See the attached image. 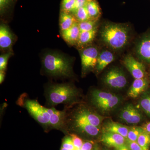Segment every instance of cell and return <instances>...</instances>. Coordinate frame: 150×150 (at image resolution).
I'll use <instances>...</instances> for the list:
<instances>
[{
	"label": "cell",
	"instance_id": "10",
	"mask_svg": "<svg viewBox=\"0 0 150 150\" xmlns=\"http://www.w3.org/2000/svg\"><path fill=\"white\" fill-rule=\"evenodd\" d=\"M73 117L83 120L93 126L100 127L102 118L90 109L82 108L79 109Z\"/></svg>",
	"mask_w": 150,
	"mask_h": 150
},
{
	"label": "cell",
	"instance_id": "20",
	"mask_svg": "<svg viewBox=\"0 0 150 150\" xmlns=\"http://www.w3.org/2000/svg\"><path fill=\"white\" fill-rule=\"evenodd\" d=\"M86 7L91 20L98 21L101 15V11L96 0H90Z\"/></svg>",
	"mask_w": 150,
	"mask_h": 150
},
{
	"label": "cell",
	"instance_id": "15",
	"mask_svg": "<svg viewBox=\"0 0 150 150\" xmlns=\"http://www.w3.org/2000/svg\"><path fill=\"white\" fill-rule=\"evenodd\" d=\"M115 59V56L111 51L104 50L100 52L95 69L97 74L101 72Z\"/></svg>",
	"mask_w": 150,
	"mask_h": 150
},
{
	"label": "cell",
	"instance_id": "28",
	"mask_svg": "<svg viewBox=\"0 0 150 150\" xmlns=\"http://www.w3.org/2000/svg\"><path fill=\"white\" fill-rule=\"evenodd\" d=\"M12 53L8 52L2 54L0 56V71H5L7 66L8 62Z\"/></svg>",
	"mask_w": 150,
	"mask_h": 150
},
{
	"label": "cell",
	"instance_id": "22",
	"mask_svg": "<svg viewBox=\"0 0 150 150\" xmlns=\"http://www.w3.org/2000/svg\"><path fill=\"white\" fill-rule=\"evenodd\" d=\"M79 22L91 20L86 6L80 8L72 13Z\"/></svg>",
	"mask_w": 150,
	"mask_h": 150
},
{
	"label": "cell",
	"instance_id": "2",
	"mask_svg": "<svg viewBox=\"0 0 150 150\" xmlns=\"http://www.w3.org/2000/svg\"><path fill=\"white\" fill-rule=\"evenodd\" d=\"M100 33L103 43L113 50H121L129 43V29L125 25L108 23L101 28Z\"/></svg>",
	"mask_w": 150,
	"mask_h": 150
},
{
	"label": "cell",
	"instance_id": "12",
	"mask_svg": "<svg viewBox=\"0 0 150 150\" xmlns=\"http://www.w3.org/2000/svg\"><path fill=\"white\" fill-rule=\"evenodd\" d=\"M136 51L140 59L150 63V36L143 38L139 40L136 46Z\"/></svg>",
	"mask_w": 150,
	"mask_h": 150
},
{
	"label": "cell",
	"instance_id": "6",
	"mask_svg": "<svg viewBox=\"0 0 150 150\" xmlns=\"http://www.w3.org/2000/svg\"><path fill=\"white\" fill-rule=\"evenodd\" d=\"M103 81L108 86L117 89L123 88L127 83V79L123 71L117 68L108 71L105 75Z\"/></svg>",
	"mask_w": 150,
	"mask_h": 150
},
{
	"label": "cell",
	"instance_id": "9",
	"mask_svg": "<svg viewBox=\"0 0 150 150\" xmlns=\"http://www.w3.org/2000/svg\"><path fill=\"white\" fill-rule=\"evenodd\" d=\"M120 118L122 121L126 123L135 124L141 122L142 115L133 105L128 104L121 110Z\"/></svg>",
	"mask_w": 150,
	"mask_h": 150
},
{
	"label": "cell",
	"instance_id": "25",
	"mask_svg": "<svg viewBox=\"0 0 150 150\" xmlns=\"http://www.w3.org/2000/svg\"><path fill=\"white\" fill-rule=\"evenodd\" d=\"M144 130L143 128L139 127H133L129 129L127 140L132 142H137L139 136Z\"/></svg>",
	"mask_w": 150,
	"mask_h": 150
},
{
	"label": "cell",
	"instance_id": "26",
	"mask_svg": "<svg viewBox=\"0 0 150 150\" xmlns=\"http://www.w3.org/2000/svg\"><path fill=\"white\" fill-rule=\"evenodd\" d=\"M76 0H62L61 11L72 13L74 9Z\"/></svg>",
	"mask_w": 150,
	"mask_h": 150
},
{
	"label": "cell",
	"instance_id": "24",
	"mask_svg": "<svg viewBox=\"0 0 150 150\" xmlns=\"http://www.w3.org/2000/svg\"><path fill=\"white\" fill-rule=\"evenodd\" d=\"M97 21L90 20L78 23L81 32L90 31L97 27Z\"/></svg>",
	"mask_w": 150,
	"mask_h": 150
},
{
	"label": "cell",
	"instance_id": "32",
	"mask_svg": "<svg viewBox=\"0 0 150 150\" xmlns=\"http://www.w3.org/2000/svg\"><path fill=\"white\" fill-rule=\"evenodd\" d=\"M127 145L130 150H143L137 142H132L127 140Z\"/></svg>",
	"mask_w": 150,
	"mask_h": 150
},
{
	"label": "cell",
	"instance_id": "31",
	"mask_svg": "<svg viewBox=\"0 0 150 150\" xmlns=\"http://www.w3.org/2000/svg\"><path fill=\"white\" fill-rule=\"evenodd\" d=\"M70 135L71 137L73 144H74L76 150L81 149L83 145L84 142L82 139L76 134H70Z\"/></svg>",
	"mask_w": 150,
	"mask_h": 150
},
{
	"label": "cell",
	"instance_id": "37",
	"mask_svg": "<svg viewBox=\"0 0 150 150\" xmlns=\"http://www.w3.org/2000/svg\"><path fill=\"white\" fill-rule=\"evenodd\" d=\"M5 71H0V83L1 84L5 77Z\"/></svg>",
	"mask_w": 150,
	"mask_h": 150
},
{
	"label": "cell",
	"instance_id": "1",
	"mask_svg": "<svg viewBox=\"0 0 150 150\" xmlns=\"http://www.w3.org/2000/svg\"><path fill=\"white\" fill-rule=\"evenodd\" d=\"M18 103L24 107L46 131L54 129L65 133L67 131L68 114L66 109L60 111L54 108H47L36 100L25 98L23 95L19 98Z\"/></svg>",
	"mask_w": 150,
	"mask_h": 150
},
{
	"label": "cell",
	"instance_id": "23",
	"mask_svg": "<svg viewBox=\"0 0 150 150\" xmlns=\"http://www.w3.org/2000/svg\"><path fill=\"white\" fill-rule=\"evenodd\" d=\"M137 142L143 150H149L150 146V135L144 131L139 136Z\"/></svg>",
	"mask_w": 150,
	"mask_h": 150
},
{
	"label": "cell",
	"instance_id": "7",
	"mask_svg": "<svg viewBox=\"0 0 150 150\" xmlns=\"http://www.w3.org/2000/svg\"><path fill=\"white\" fill-rule=\"evenodd\" d=\"M123 64L135 79H143L145 76L144 66L137 61L133 56L129 55L124 58Z\"/></svg>",
	"mask_w": 150,
	"mask_h": 150
},
{
	"label": "cell",
	"instance_id": "5",
	"mask_svg": "<svg viewBox=\"0 0 150 150\" xmlns=\"http://www.w3.org/2000/svg\"><path fill=\"white\" fill-rule=\"evenodd\" d=\"M100 52L93 46L85 47L80 52L82 73L85 75L95 69Z\"/></svg>",
	"mask_w": 150,
	"mask_h": 150
},
{
	"label": "cell",
	"instance_id": "3",
	"mask_svg": "<svg viewBox=\"0 0 150 150\" xmlns=\"http://www.w3.org/2000/svg\"><path fill=\"white\" fill-rule=\"evenodd\" d=\"M42 66L45 72L51 76L69 78L73 75L71 61L61 53H46L42 59Z\"/></svg>",
	"mask_w": 150,
	"mask_h": 150
},
{
	"label": "cell",
	"instance_id": "36",
	"mask_svg": "<svg viewBox=\"0 0 150 150\" xmlns=\"http://www.w3.org/2000/svg\"><path fill=\"white\" fill-rule=\"evenodd\" d=\"M115 150H130V149L128 147V145L124 144V145L115 148Z\"/></svg>",
	"mask_w": 150,
	"mask_h": 150
},
{
	"label": "cell",
	"instance_id": "34",
	"mask_svg": "<svg viewBox=\"0 0 150 150\" xmlns=\"http://www.w3.org/2000/svg\"><path fill=\"white\" fill-rule=\"evenodd\" d=\"M94 147L93 143L91 141H86L81 148V150H93Z\"/></svg>",
	"mask_w": 150,
	"mask_h": 150
},
{
	"label": "cell",
	"instance_id": "16",
	"mask_svg": "<svg viewBox=\"0 0 150 150\" xmlns=\"http://www.w3.org/2000/svg\"><path fill=\"white\" fill-rule=\"evenodd\" d=\"M148 85L145 78L135 79L128 92V96L131 98H136L146 90Z\"/></svg>",
	"mask_w": 150,
	"mask_h": 150
},
{
	"label": "cell",
	"instance_id": "30",
	"mask_svg": "<svg viewBox=\"0 0 150 150\" xmlns=\"http://www.w3.org/2000/svg\"><path fill=\"white\" fill-rule=\"evenodd\" d=\"M62 147L69 150H76L71 137L70 135L67 136L63 139Z\"/></svg>",
	"mask_w": 150,
	"mask_h": 150
},
{
	"label": "cell",
	"instance_id": "17",
	"mask_svg": "<svg viewBox=\"0 0 150 150\" xmlns=\"http://www.w3.org/2000/svg\"><path fill=\"white\" fill-rule=\"evenodd\" d=\"M76 23H78L77 20L72 13L60 11L59 26L61 32L69 29Z\"/></svg>",
	"mask_w": 150,
	"mask_h": 150
},
{
	"label": "cell",
	"instance_id": "18",
	"mask_svg": "<svg viewBox=\"0 0 150 150\" xmlns=\"http://www.w3.org/2000/svg\"><path fill=\"white\" fill-rule=\"evenodd\" d=\"M129 130V128L126 126L113 121L108 122L104 127V132L120 134L125 139H127Z\"/></svg>",
	"mask_w": 150,
	"mask_h": 150
},
{
	"label": "cell",
	"instance_id": "14",
	"mask_svg": "<svg viewBox=\"0 0 150 150\" xmlns=\"http://www.w3.org/2000/svg\"><path fill=\"white\" fill-rule=\"evenodd\" d=\"M61 32L62 38L68 44L71 46L76 45L81 33L78 23L69 29Z\"/></svg>",
	"mask_w": 150,
	"mask_h": 150
},
{
	"label": "cell",
	"instance_id": "13",
	"mask_svg": "<svg viewBox=\"0 0 150 150\" xmlns=\"http://www.w3.org/2000/svg\"><path fill=\"white\" fill-rule=\"evenodd\" d=\"M15 38L8 26L5 24L0 25V48L1 49H8L11 48Z\"/></svg>",
	"mask_w": 150,
	"mask_h": 150
},
{
	"label": "cell",
	"instance_id": "27",
	"mask_svg": "<svg viewBox=\"0 0 150 150\" xmlns=\"http://www.w3.org/2000/svg\"><path fill=\"white\" fill-rule=\"evenodd\" d=\"M14 0H0V13L1 16L6 13L12 6Z\"/></svg>",
	"mask_w": 150,
	"mask_h": 150
},
{
	"label": "cell",
	"instance_id": "29",
	"mask_svg": "<svg viewBox=\"0 0 150 150\" xmlns=\"http://www.w3.org/2000/svg\"><path fill=\"white\" fill-rule=\"evenodd\" d=\"M140 105L145 113L150 116V95L145 97L140 101Z\"/></svg>",
	"mask_w": 150,
	"mask_h": 150
},
{
	"label": "cell",
	"instance_id": "21",
	"mask_svg": "<svg viewBox=\"0 0 150 150\" xmlns=\"http://www.w3.org/2000/svg\"><path fill=\"white\" fill-rule=\"evenodd\" d=\"M120 100L119 98L117 96L115 95L112 98L108 101L99 103L95 106L101 111L107 112L112 110L115 106H117L120 102Z\"/></svg>",
	"mask_w": 150,
	"mask_h": 150
},
{
	"label": "cell",
	"instance_id": "39",
	"mask_svg": "<svg viewBox=\"0 0 150 150\" xmlns=\"http://www.w3.org/2000/svg\"><path fill=\"white\" fill-rule=\"evenodd\" d=\"M69 150L68 149H66V148H64V147H61V150Z\"/></svg>",
	"mask_w": 150,
	"mask_h": 150
},
{
	"label": "cell",
	"instance_id": "19",
	"mask_svg": "<svg viewBox=\"0 0 150 150\" xmlns=\"http://www.w3.org/2000/svg\"><path fill=\"white\" fill-rule=\"evenodd\" d=\"M97 32V27L90 31L81 32L76 45L79 48H84L85 46L91 43Z\"/></svg>",
	"mask_w": 150,
	"mask_h": 150
},
{
	"label": "cell",
	"instance_id": "35",
	"mask_svg": "<svg viewBox=\"0 0 150 150\" xmlns=\"http://www.w3.org/2000/svg\"><path fill=\"white\" fill-rule=\"evenodd\" d=\"M142 128L144 129V131L150 135V122H148L146 124H145Z\"/></svg>",
	"mask_w": 150,
	"mask_h": 150
},
{
	"label": "cell",
	"instance_id": "11",
	"mask_svg": "<svg viewBox=\"0 0 150 150\" xmlns=\"http://www.w3.org/2000/svg\"><path fill=\"white\" fill-rule=\"evenodd\" d=\"M100 142L109 147H118L125 144V138L112 132H104L100 138Z\"/></svg>",
	"mask_w": 150,
	"mask_h": 150
},
{
	"label": "cell",
	"instance_id": "8",
	"mask_svg": "<svg viewBox=\"0 0 150 150\" xmlns=\"http://www.w3.org/2000/svg\"><path fill=\"white\" fill-rule=\"evenodd\" d=\"M72 117L71 126L75 130L90 137H96L100 132V127L93 126L87 122Z\"/></svg>",
	"mask_w": 150,
	"mask_h": 150
},
{
	"label": "cell",
	"instance_id": "4",
	"mask_svg": "<svg viewBox=\"0 0 150 150\" xmlns=\"http://www.w3.org/2000/svg\"><path fill=\"white\" fill-rule=\"evenodd\" d=\"M74 87L69 84H56L49 86L46 91L48 104L53 106L59 104L69 105L74 102L78 96Z\"/></svg>",
	"mask_w": 150,
	"mask_h": 150
},
{
	"label": "cell",
	"instance_id": "33",
	"mask_svg": "<svg viewBox=\"0 0 150 150\" xmlns=\"http://www.w3.org/2000/svg\"><path fill=\"white\" fill-rule=\"evenodd\" d=\"M90 1V0H76L74 9L72 13L74 12L78 8L86 6Z\"/></svg>",
	"mask_w": 150,
	"mask_h": 150
},
{
	"label": "cell",
	"instance_id": "38",
	"mask_svg": "<svg viewBox=\"0 0 150 150\" xmlns=\"http://www.w3.org/2000/svg\"><path fill=\"white\" fill-rule=\"evenodd\" d=\"M93 150H100L99 147L97 145H95Z\"/></svg>",
	"mask_w": 150,
	"mask_h": 150
}]
</instances>
